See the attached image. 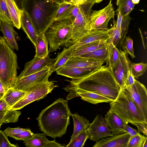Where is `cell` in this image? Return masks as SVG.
<instances>
[{
    "instance_id": "cell-9",
    "label": "cell",
    "mask_w": 147,
    "mask_h": 147,
    "mask_svg": "<svg viewBox=\"0 0 147 147\" xmlns=\"http://www.w3.org/2000/svg\"><path fill=\"white\" fill-rule=\"evenodd\" d=\"M124 88L129 92L143 121L147 124V91L146 87L136 79L133 85Z\"/></svg>"
},
{
    "instance_id": "cell-5",
    "label": "cell",
    "mask_w": 147,
    "mask_h": 147,
    "mask_svg": "<svg viewBox=\"0 0 147 147\" xmlns=\"http://www.w3.org/2000/svg\"><path fill=\"white\" fill-rule=\"evenodd\" d=\"M111 109L126 123L134 125L136 123L147 125L133 100L130 93L125 88L120 89L116 99L110 102Z\"/></svg>"
},
{
    "instance_id": "cell-49",
    "label": "cell",
    "mask_w": 147,
    "mask_h": 147,
    "mask_svg": "<svg viewBox=\"0 0 147 147\" xmlns=\"http://www.w3.org/2000/svg\"><path fill=\"white\" fill-rule=\"evenodd\" d=\"M3 94L0 95V112L10 109L9 107L2 98Z\"/></svg>"
},
{
    "instance_id": "cell-25",
    "label": "cell",
    "mask_w": 147,
    "mask_h": 147,
    "mask_svg": "<svg viewBox=\"0 0 147 147\" xmlns=\"http://www.w3.org/2000/svg\"><path fill=\"white\" fill-rule=\"evenodd\" d=\"M8 10L14 26L20 29L23 11L20 10L14 0H5Z\"/></svg>"
},
{
    "instance_id": "cell-57",
    "label": "cell",
    "mask_w": 147,
    "mask_h": 147,
    "mask_svg": "<svg viewBox=\"0 0 147 147\" xmlns=\"http://www.w3.org/2000/svg\"><path fill=\"white\" fill-rule=\"evenodd\" d=\"M64 1L70 3L71 0H64Z\"/></svg>"
},
{
    "instance_id": "cell-4",
    "label": "cell",
    "mask_w": 147,
    "mask_h": 147,
    "mask_svg": "<svg viewBox=\"0 0 147 147\" xmlns=\"http://www.w3.org/2000/svg\"><path fill=\"white\" fill-rule=\"evenodd\" d=\"M18 69L17 55L0 36V79L5 91L15 84Z\"/></svg>"
},
{
    "instance_id": "cell-18",
    "label": "cell",
    "mask_w": 147,
    "mask_h": 147,
    "mask_svg": "<svg viewBox=\"0 0 147 147\" xmlns=\"http://www.w3.org/2000/svg\"><path fill=\"white\" fill-rule=\"evenodd\" d=\"M104 119L110 131L113 135L126 132L125 126L126 123L111 109L105 115Z\"/></svg>"
},
{
    "instance_id": "cell-56",
    "label": "cell",
    "mask_w": 147,
    "mask_h": 147,
    "mask_svg": "<svg viewBox=\"0 0 147 147\" xmlns=\"http://www.w3.org/2000/svg\"><path fill=\"white\" fill-rule=\"evenodd\" d=\"M95 3H99L103 0H94Z\"/></svg>"
},
{
    "instance_id": "cell-15",
    "label": "cell",
    "mask_w": 147,
    "mask_h": 147,
    "mask_svg": "<svg viewBox=\"0 0 147 147\" xmlns=\"http://www.w3.org/2000/svg\"><path fill=\"white\" fill-rule=\"evenodd\" d=\"M109 37L107 31L91 30L88 33L75 42L66 44V47L67 48L70 47L74 51L77 48L85 44L100 40H107Z\"/></svg>"
},
{
    "instance_id": "cell-32",
    "label": "cell",
    "mask_w": 147,
    "mask_h": 147,
    "mask_svg": "<svg viewBox=\"0 0 147 147\" xmlns=\"http://www.w3.org/2000/svg\"><path fill=\"white\" fill-rule=\"evenodd\" d=\"M21 114L18 110L8 109L0 112V127L4 123L16 122Z\"/></svg>"
},
{
    "instance_id": "cell-51",
    "label": "cell",
    "mask_w": 147,
    "mask_h": 147,
    "mask_svg": "<svg viewBox=\"0 0 147 147\" xmlns=\"http://www.w3.org/2000/svg\"><path fill=\"white\" fill-rule=\"evenodd\" d=\"M88 0H71L70 3H72L75 6L80 5Z\"/></svg>"
},
{
    "instance_id": "cell-8",
    "label": "cell",
    "mask_w": 147,
    "mask_h": 147,
    "mask_svg": "<svg viewBox=\"0 0 147 147\" xmlns=\"http://www.w3.org/2000/svg\"><path fill=\"white\" fill-rule=\"evenodd\" d=\"M57 86L53 81H48L36 84L30 87L26 94L10 109L19 110L26 105L44 98Z\"/></svg>"
},
{
    "instance_id": "cell-38",
    "label": "cell",
    "mask_w": 147,
    "mask_h": 147,
    "mask_svg": "<svg viewBox=\"0 0 147 147\" xmlns=\"http://www.w3.org/2000/svg\"><path fill=\"white\" fill-rule=\"evenodd\" d=\"M78 6H75L72 4L55 20L68 19L74 22L78 14Z\"/></svg>"
},
{
    "instance_id": "cell-34",
    "label": "cell",
    "mask_w": 147,
    "mask_h": 147,
    "mask_svg": "<svg viewBox=\"0 0 147 147\" xmlns=\"http://www.w3.org/2000/svg\"><path fill=\"white\" fill-rule=\"evenodd\" d=\"M89 138L88 130L84 131L76 136L66 146L67 147H82L86 140Z\"/></svg>"
},
{
    "instance_id": "cell-44",
    "label": "cell",
    "mask_w": 147,
    "mask_h": 147,
    "mask_svg": "<svg viewBox=\"0 0 147 147\" xmlns=\"http://www.w3.org/2000/svg\"><path fill=\"white\" fill-rule=\"evenodd\" d=\"M26 129L19 127L11 128L8 127L3 131L5 135L7 136L12 137L13 136L19 133Z\"/></svg>"
},
{
    "instance_id": "cell-2",
    "label": "cell",
    "mask_w": 147,
    "mask_h": 147,
    "mask_svg": "<svg viewBox=\"0 0 147 147\" xmlns=\"http://www.w3.org/2000/svg\"><path fill=\"white\" fill-rule=\"evenodd\" d=\"M71 114L67 101L59 98L43 110L36 119L40 130L55 138L66 133Z\"/></svg>"
},
{
    "instance_id": "cell-36",
    "label": "cell",
    "mask_w": 147,
    "mask_h": 147,
    "mask_svg": "<svg viewBox=\"0 0 147 147\" xmlns=\"http://www.w3.org/2000/svg\"><path fill=\"white\" fill-rule=\"evenodd\" d=\"M120 45L123 51L127 55H129L132 59L135 57L133 48V40L126 35L123 37L120 42Z\"/></svg>"
},
{
    "instance_id": "cell-23",
    "label": "cell",
    "mask_w": 147,
    "mask_h": 147,
    "mask_svg": "<svg viewBox=\"0 0 147 147\" xmlns=\"http://www.w3.org/2000/svg\"><path fill=\"white\" fill-rule=\"evenodd\" d=\"M71 116L73 120L74 128L70 142H71L80 133L88 130L90 123L89 121L86 118L80 116L78 114H72Z\"/></svg>"
},
{
    "instance_id": "cell-31",
    "label": "cell",
    "mask_w": 147,
    "mask_h": 147,
    "mask_svg": "<svg viewBox=\"0 0 147 147\" xmlns=\"http://www.w3.org/2000/svg\"><path fill=\"white\" fill-rule=\"evenodd\" d=\"M107 53L106 63L107 65L110 67L113 66L118 59L120 54V50L115 46L111 40L109 38L107 41Z\"/></svg>"
},
{
    "instance_id": "cell-6",
    "label": "cell",
    "mask_w": 147,
    "mask_h": 147,
    "mask_svg": "<svg viewBox=\"0 0 147 147\" xmlns=\"http://www.w3.org/2000/svg\"><path fill=\"white\" fill-rule=\"evenodd\" d=\"M73 23L68 19L56 20L49 27L45 34L49 46V52L57 51L71 41Z\"/></svg>"
},
{
    "instance_id": "cell-37",
    "label": "cell",
    "mask_w": 147,
    "mask_h": 147,
    "mask_svg": "<svg viewBox=\"0 0 147 147\" xmlns=\"http://www.w3.org/2000/svg\"><path fill=\"white\" fill-rule=\"evenodd\" d=\"M147 67V63L143 62L139 63L131 62L130 64V69L135 79H138L146 72Z\"/></svg>"
},
{
    "instance_id": "cell-35",
    "label": "cell",
    "mask_w": 147,
    "mask_h": 147,
    "mask_svg": "<svg viewBox=\"0 0 147 147\" xmlns=\"http://www.w3.org/2000/svg\"><path fill=\"white\" fill-rule=\"evenodd\" d=\"M107 53V46L97 49L92 52L83 55L81 57L94 59L105 60Z\"/></svg>"
},
{
    "instance_id": "cell-14",
    "label": "cell",
    "mask_w": 147,
    "mask_h": 147,
    "mask_svg": "<svg viewBox=\"0 0 147 147\" xmlns=\"http://www.w3.org/2000/svg\"><path fill=\"white\" fill-rule=\"evenodd\" d=\"M55 59L51 58L49 55L43 58L34 57L31 60L26 63L24 69L18 76L17 78L21 79L42 70L51 68Z\"/></svg>"
},
{
    "instance_id": "cell-12",
    "label": "cell",
    "mask_w": 147,
    "mask_h": 147,
    "mask_svg": "<svg viewBox=\"0 0 147 147\" xmlns=\"http://www.w3.org/2000/svg\"><path fill=\"white\" fill-rule=\"evenodd\" d=\"M120 54L115 64L111 67L112 72L119 86L120 89L124 88L128 71L131 62L126 54L120 49Z\"/></svg>"
},
{
    "instance_id": "cell-24",
    "label": "cell",
    "mask_w": 147,
    "mask_h": 147,
    "mask_svg": "<svg viewBox=\"0 0 147 147\" xmlns=\"http://www.w3.org/2000/svg\"><path fill=\"white\" fill-rule=\"evenodd\" d=\"M107 41V40H100L82 45L74 51L72 57H79L106 46Z\"/></svg>"
},
{
    "instance_id": "cell-45",
    "label": "cell",
    "mask_w": 147,
    "mask_h": 147,
    "mask_svg": "<svg viewBox=\"0 0 147 147\" xmlns=\"http://www.w3.org/2000/svg\"><path fill=\"white\" fill-rule=\"evenodd\" d=\"M135 80L136 79L134 78L129 69L127 72L124 88L127 87L131 86L133 85Z\"/></svg>"
},
{
    "instance_id": "cell-3",
    "label": "cell",
    "mask_w": 147,
    "mask_h": 147,
    "mask_svg": "<svg viewBox=\"0 0 147 147\" xmlns=\"http://www.w3.org/2000/svg\"><path fill=\"white\" fill-rule=\"evenodd\" d=\"M59 4L51 0H27L23 11L37 36L45 33L54 22Z\"/></svg>"
},
{
    "instance_id": "cell-46",
    "label": "cell",
    "mask_w": 147,
    "mask_h": 147,
    "mask_svg": "<svg viewBox=\"0 0 147 147\" xmlns=\"http://www.w3.org/2000/svg\"><path fill=\"white\" fill-rule=\"evenodd\" d=\"M72 4L70 3L66 2L59 4V9L55 20L57 18Z\"/></svg>"
},
{
    "instance_id": "cell-55",
    "label": "cell",
    "mask_w": 147,
    "mask_h": 147,
    "mask_svg": "<svg viewBox=\"0 0 147 147\" xmlns=\"http://www.w3.org/2000/svg\"><path fill=\"white\" fill-rule=\"evenodd\" d=\"M140 1V0H131L132 3L135 5L138 3Z\"/></svg>"
},
{
    "instance_id": "cell-19",
    "label": "cell",
    "mask_w": 147,
    "mask_h": 147,
    "mask_svg": "<svg viewBox=\"0 0 147 147\" xmlns=\"http://www.w3.org/2000/svg\"><path fill=\"white\" fill-rule=\"evenodd\" d=\"M13 24H9L4 21H1L0 31L3 33V39L9 46L12 49L18 50L17 40L20 38L14 30Z\"/></svg>"
},
{
    "instance_id": "cell-1",
    "label": "cell",
    "mask_w": 147,
    "mask_h": 147,
    "mask_svg": "<svg viewBox=\"0 0 147 147\" xmlns=\"http://www.w3.org/2000/svg\"><path fill=\"white\" fill-rule=\"evenodd\" d=\"M69 84L63 88L93 92L103 95L112 101L117 97L120 88L111 68L102 65L82 78L67 80Z\"/></svg>"
},
{
    "instance_id": "cell-22",
    "label": "cell",
    "mask_w": 147,
    "mask_h": 147,
    "mask_svg": "<svg viewBox=\"0 0 147 147\" xmlns=\"http://www.w3.org/2000/svg\"><path fill=\"white\" fill-rule=\"evenodd\" d=\"M106 62L105 60L94 59L80 57H73L69 59L63 66L72 67H88L101 66Z\"/></svg>"
},
{
    "instance_id": "cell-13",
    "label": "cell",
    "mask_w": 147,
    "mask_h": 147,
    "mask_svg": "<svg viewBox=\"0 0 147 147\" xmlns=\"http://www.w3.org/2000/svg\"><path fill=\"white\" fill-rule=\"evenodd\" d=\"M88 130L89 138L95 142L103 138L113 135L110 131L104 118L99 115H96L92 122L90 123Z\"/></svg>"
},
{
    "instance_id": "cell-27",
    "label": "cell",
    "mask_w": 147,
    "mask_h": 147,
    "mask_svg": "<svg viewBox=\"0 0 147 147\" xmlns=\"http://www.w3.org/2000/svg\"><path fill=\"white\" fill-rule=\"evenodd\" d=\"M74 51L70 47L64 48L63 50L59 53L55 61L51 65V73L56 71L63 66L67 61L72 57V53Z\"/></svg>"
},
{
    "instance_id": "cell-40",
    "label": "cell",
    "mask_w": 147,
    "mask_h": 147,
    "mask_svg": "<svg viewBox=\"0 0 147 147\" xmlns=\"http://www.w3.org/2000/svg\"><path fill=\"white\" fill-rule=\"evenodd\" d=\"M0 20L13 24L9 14L5 0H0Z\"/></svg>"
},
{
    "instance_id": "cell-41",
    "label": "cell",
    "mask_w": 147,
    "mask_h": 147,
    "mask_svg": "<svg viewBox=\"0 0 147 147\" xmlns=\"http://www.w3.org/2000/svg\"><path fill=\"white\" fill-rule=\"evenodd\" d=\"M113 24V26L109 29L107 32L109 35V38L111 40L113 45L117 47L121 41L120 33L115 24Z\"/></svg>"
},
{
    "instance_id": "cell-54",
    "label": "cell",
    "mask_w": 147,
    "mask_h": 147,
    "mask_svg": "<svg viewBox=\"0 0 147 147\" xmlns=\"http://www.w3.org/2000/svg\"><path fill=\"white\" fill-rule=\"evenodd\" d=\"M147 138L146 139L142 145V147H147Z\"/></svg>"
},
{
    "instance_id": "cell-20",
    "label": "cell",
    "mask_w": 147,
    "mask_h": 147,
    "mask_svg": "<svg viewBox=\"0 0 147 147\" xmlns=\"http://www.w3.org/2000/svg\"><path fill=\"white\" fill-rule=\"evenodd\" d=\"M100 66H94L84 68L62 66L56 71L58 75L72 79H77L83 77L92 71Z\"/></svg>"
},
{
    "instance_id": "cell-17",
    "label": "cell",
    "mask_w": 147,
    "mask_h": 147,
    "mask_svg": "<svg viewBox=\"0 0 147 147\" xmlns=\"http://www.w3.org/2000/svg\"><path fill=\"white\" fill-rule=\"evenodd\" d=\"M130 136L127 132L101 139L93 147H126Z\"/></svg>"
},
{
    "instance_id": "cell-33",
    "label": "cell",
    "mask_w": 147,
    "mask_h": 147,
    "mask_svg": "<svg viewBox=\"0 0 147 147\" xmlns=\"http://www.w3.org/2000/svg\"><path fill=\"white\" fill-rule=\"evenodd\" d=\"M116 5L118 6L116 11H120L123 16L129 14L135 5L131 0H117Z\"/></svg>"
},
{
    "instance_id": "cell-29",
    "label": "cell",
    "mask_w": 147,
    "mask_h": 147,
    "mask_svg": "<svg viewBox=\"0 0 147 147\" xmlns=\"http://www.w3.org/2000/svg\"><path fill=\"white\" fill-rule=\"evenodd\" d=\"M21 26L28 38L35 46L37 35L29 19L24 11L21 17Z\"/></svg>"
},
{
    "instance_id": "cell-30",
    "label": "cell",
    "mask_w": 147,
    "mask_h": 147,
    "mask_svg": "<svg viewBox=\"0 0 147 147\" xmlns=\"http://www.w3.org/2000/svg\"><path fill=\"white\" fill-rule=\"evenodd\" d=\"M117 20H115L113 19V23L115 24L116 27L119 30L120 33L121 40L126 35L127 32L129 25L131 20L129 14L124 16H122L119 11H116Z\"/></svg>"
},
{
    "instance_id": "cell-11",
    "label": "cell",
    "mask_w": 147,
    "mask_h": 147,
    "mask_svg": "<svg viewBox=\"0 0 147 147\" xmlns=\"http://www.w3.org/2000/svg\"><path fill=\"white\" fill-rule=\"evenodd\" d=\"M51 68L45 69L21 79L17 78L12 88L26 92L31 87L38 83L49 81L51 74Z\"/></svg>"
},
{
    "instance_id": "cell-53",
    "label": "cell",
    "mask_w": 147,
    "mask_h": 147,
    "mask_svg": "<svg viewBox=\"0 0 147 147\" xmlns=\"http://www.w3.org/2000/svg\"><path fill=\"white\" fill-rule=\"evenodd\" d=\"M54 2L60 4L65 2L64 0H51Z\"/></svg>"
},
{
    "instance_id": "cell-43",
    "label": "cell",
    "mask_w": 147,
    "mask_h": 147,
    "mask_svg": "<svg viewBox=\"0 0 147 147\" xmlns=\"http://www.w3.org/2000/svg\"><path fill=\"white\" fill-rule=\"evenodd\" d=\"M18 146L11 143L8 140L7 136L3 131L0 129V147H16Z\"/></svg>"
},
{
    "instance_id": "cell-26",
    "label": "cell",
    "mask_w": 147,
    "mask_h": 147,
    "mask_svg": "<svg viewBox=\"0 0 147 147\" xmlns=\"http://www.w3.org/2000/svg\"><path fill=\"white\" fill-rule=\"evenodd\" d=\"M26 92L11 87L6 90L2 98L10 108L18 102L26 94Z\"/></svg>"
},
{
    "instance_id": "cell-48",
    "label": "cell",
    "mask_w": 147,
    "mask_h": 147,
    "mask_svg": "<svg viewBox=\"0 0 147 147\" xmlns=\"http://www.w3.org/2000/svg\"><path fill=\"white\" fill-rule=\"evenodd\" d=\"M125 130L126 132L128 133L130 136H132L140 133L136 129H134L126 123L125 126Z\"/></svg>"
},
{
    "instance_id": "cell-42",
    "label": "cell",
    "mask_w": 147,
    "mask_h": 147,
    "mask_svg": "<svg viewBox=\"0 0 147 147\" xmlns=\"http://www.w3.org/2000/svg\"><path fill=\"white\" fill-rule=\"evenodd\" d=\"M34 134L30 129H26L19 133L13 136L12 138L16 140L24 141L32 138Z\"/></svg>"
},
{
    "instance_id": "cell-28",
    "label": "cell",
    "mask_w": 147,
    "mask_h": 147,
    "mask_svg": "<svg viewBox=\"0 0 147 147\" xmlns=\"http://www.w3.org/2000/svg\"><path fill=\"white\" fill-rule=\"evenodd\" d=\"M48 42L45 34L37 36L34 57L43 58L49 55Z\"/></svg>"
},
{
    "instance_id": "cell-47",
    "label": "cell",
    "mask_w": 147,
    "mask_h": 147,
    "mask_svg": "<svg viewBox=\"0 0 147 147\" xmlns=\"http://www.w3.org/2000/svg\"><path fill=\"white\" fill-rule=\"evenodd\" d=\"M136 126L138 129V131L140 133H142L147 136V125L141 123H135L134 125Z\"/></svg>"
},
{
    "instance_id": "cell-16",
    "label": "cell",
    "mask_w": 147,
    "mask_h": 147,
    "mask_svg": "<svg viewBox=\"0 0 147 147\" xmlns=\"http://www.w3.org/2000/svg\"><path fill=\"white\" fill-rule=\"evenodd\" d=\"M67 91L69 92L66 97L67 100L80 97L83 100L94 104L112 102L109 98L94 92L83 91L78 89H71Z\"/></svg>"
},
{
    "instance_id": "cell-21",
    "label": "cell",
    "mask_w": 147,
    "mask_h": 147,
    "mask_svg": "<svg viewBox=\"0 0 147 147\" xmlns=\"http://www.w3.org/2000/svg\"><path fill=\"white\" fill-rule=\"evenodd\" d=\"M44 133L34 134L33 137L24 141L25 146L28 147H63L64 146L55 140L50 141L46 138Z\"/></svg>"
},
{
    "instance_id": "cell-10",
    "label": "cell",
    "mask_w": 147,
    "mask_h": 147,
    "mask_svg": "<svg viewBox=\"0 0 147 147\" xmlns=\"http://www.w3.org/2000/svg\"><path fill=\"white\" fill-rule=\"evenodd\" d=\"M115 11L110 0L109 4L99 10H92L90 16V30L107 31L108 24L111 18H114Z\"/></svg>"
},
{
    "instance_id": "cell-58",
    "label": "cell",
    "mask_w": 147,
    "mask_h": 147,
    "mask_svg": "<svg viewBox=\"0 0 147 147\" xmlns=\"http://www.w3.org/2000/svg\"><path fill=\"white\" fill-rule=\"evenodd\" d=\"M1 21L0 20V24H1Z\"/></svg>"
},
{
    "instance_id": "cell-39",
    "label": "cell",
    "mask_w": 147,
    "mask_h": 147,
    "mask_svg": "<svg viewBox=\"0 0 147 147\" xmlns=\"http://www.w3.org/2000/svg\"><path fill=\"white\" fill-rule=\"evenodd\" d=\"M147 137L140 133L132 136H130L126 147H142L143 143Z\"/></svg>"
},
{
    "instance_id": "cell-50",
    "label": "cell",
    "mask_w": 147,
    "mask_h": 147,
    "mask_svg": "<svg viewBox=\"0 0 147 147\" xmlns=\"http://www.w3.org/2000/svg\"><path fill=\"white\" fill-rule=\"evenodd\" d=\"M27 0H14L19 8L23 11Z\"/></svg>"
},
{
    "instance_id": "cell-52",
    "label": "cell",
    "mask_w": 147,
    "mask_h": 147,
    "mask_svg": "<svg viewBox=\"0 0 147 147\" xmlns=\"http://www.w3.org/2000/svg\"><path fill=\"white\" fill-rule=\"evenodd\" d=\"M5 90L0 79V95L3 94Z\"/></svg>"
},
{
    "instance_id": "cell-7",
    "label": "cell",
    "mask_w": 147,
    "mask_h": 147,
    "mask_svg": "<svg viewBox=\"0 0 147 147\" xmlns=\"http://www.w3.org/2000/svg\"><path fill=\"white\" fill-rule=\"evenodd\" d=\"M95 3L94 0H88L78 6V13L73 23L71 39L68 43L75 42L91 30L90 21L91 9Z\"/></svg>"
}]
</instances>
